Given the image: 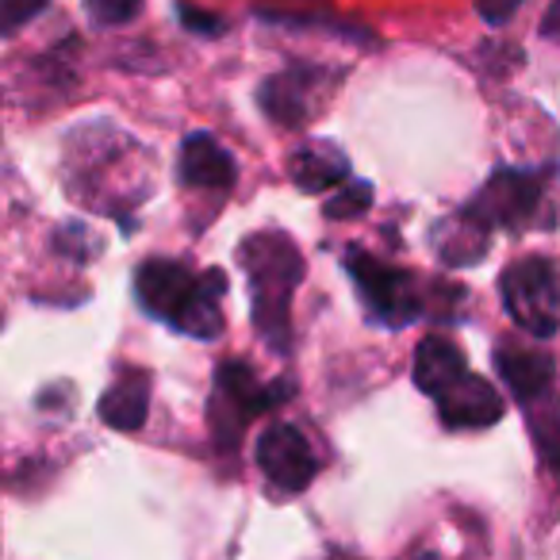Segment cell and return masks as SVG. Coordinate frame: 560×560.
Returning a JSON list of instances; mask_svg holds the SVG:
<instances>
[{
    "mask_svg": "<svg viewBox=\"0 0 560 560\" xmlns=\"http://www.w3.org/2000/svg\"><path fill=\"white\" fill-rule=\"evenodd\" d=\"M238 261L249 277L254 289V323L261 330V338L272 350H284L292 335V292L304 280V261H300L296 246L289 234L280 231H261L249 234L238 249Z\"/></svg>",
    "mask_w": 560,
    "mask_h": 560,
    "instance_id": "6da1fadb",
    "label": "cell"
},
{
    "mask_svg": "<svg viewBox=\"0 0 560 560\" xmlns=\"http://www.w3.org/2000/svg\"><path fill=\"white\" fill-rule=\"evenodd\" d=\"M503 307L526 335L552 338L560 330V277L545 257H522L499 277Z\"/></svg>",
    "mask_w": 560,
    "mask_h": 560,
    "instance_id": "7a4b0ae2",
    "label": "cell"
},
{
    "mask_svg": "<svg viewBox=\"0 0 560 560\" xmlns=\"http://www.w3.org/2000/svg\"><path fill=\"white\" fill-rule=\"evenodd\" d=\"M215 396H211V430H215L219 442L231 445L238 438V430L249 419H257L269 407L284 404L292 396V384H269L265 388L254 376V369L242 365V361H223L215 376Z\"/></svg>",
    "mask_w": 560,
    "mask_h": 560,
    "instance_id": "3957f363",
    "label": "cell"
},
{
    "mask_svg": "<svg viewBox=\"0 0 560 560\" xmlns=\"http://www.w3.org/2000/svg\"><path fill=\"white\" fill-rule=\"evenodd\" d=\"M346 269H350L353 284H358L369 312H373L384 327H407V323L419 319L422 296H419V284H415V277L407 269L384 265L381 257L365 254V249H350Z\"/></svg>",
    "mask_w": 560,
    "mask_h": 560,
    "instance_id": "277c9868",
    "label": "cell"
},
{
    "mask_svg": "<svg viewBox=\"0 0 560 560\" xmlns=\"http://www.w3.org/2000/svg\"><path fill=\"white\" fill-rule=\"evenodd\" d=\"M541 200V180L534 173H518V170H499L491 173L488 185L476 192V200L468 203L476 219L483 226H522L529 223V215L537 211Z\"/></svg>",
    "mask_w": 560,
    "mask_h": 560,
    "instance_id": "5b68a950",
    "label": "cell"
},
{
    "mask_svg": "<svg viewBox=\"0 0 560 560\" xmlns=\"http://www.w3.org/2000/svg\"><path fill=\"white\" fill-rule=\"evenodd\" d=\"M257 468L280 491H304L315 480V453L296 427L277 422L257 438Z\"/></svg>",
    "mask_w": 560,
    "mask_h": 560,
    "instance_id": "8992f818",
    "label": "cell"
},
{
    "mask_svg": "<svg viewBox=\"0 0 560 560\" xmlns=\"http://www.w3.org/2000/svg\"><path fill=\"white\" fill-rule=\"evenodd\" d=\"M323 93H327V73L315 70V66H296V70L265 81L257 101H261V112L269 119L284 127H300L312 116H319V104L307 101H323Z\"/></svg>",
    "mask_w": 560,
    "mask_h": 560,
    "instance_id": "52a82bcc",
    "label": "cell"
},
{
    "mask_svg": "<svg viewBox=\"0 0 560 560\" xmlns=\"http://www.w3.org/2000/svg\"><path fill=\"white\" fill-rule=\"evenodd\" d=\"M434 399H438V411H442V422L453 430H480L503 419V399H499V392L491 388V381L472 376V373L453 381L450 388Z\"/></svg>",
    "mask_w": 560,
    "mask_h": 560,
    "instance_id": "ba28073f",
    "label": "cell"
},
{
    "mask_svg": "<svg viewBox=\"0 0 560 560\" xmlns=\"http://www.w3.org/2000/svg\"><path fill=\"white\" fill-rule=\"evenodd\" d=\"M196 280L200 277H192L180 261H147L135 272V296L150 315L173 323L180 307L188 304V296H192Z\"/></svg>",
    "mask_w": 560,
    "mask_h": 560,
    "instance_id": "9c48e42d",
    "label": "cell"
},
{
    "mask_svg": "<svg viewBox=\"0 0 560 560\" xmlns=\"http://www.w3.org/2000/svg\"><path fill=\"white\" fill-rule=\"evenodd\" d=\"M177 177H180V185H188V188H215V192H223V188L234 185L238 170H234V158L226 154L215 139H208V135H188L185 147H180Z\"/></svg>",
    "mask_w": 560,
    "mask_h": 560,
    "instance_id": "30bf717a",
    "label": "cell"
},
{
    "mask_svg": "<svg viewBox=\"0 0 560 560\" xmlns=\"http://www.w3.org/2000/svg\"><path fill=\"white\" fill-rule=\"evenodd\" d=\"M223 292H226V277H223V272H219V269L200 272L192 296H188V304L177 312L173 327L185 330V335H192V338L223 335V312H219V300H223Z\"/></svg>",
    "mask_w": 560,
    "mask_h": 560,
    "instance_id": "8fae6325",
    "label": "cell"
},
{
    "mask_svg": "<svg viewBox=\"0 0 560 560\" xmlns=\"http://www.w3.org/2000/svg\"><path fill=\"white\" fill-rule=\"evenodd\" d=\"M468 369H465V353H460L457 342L442 335H430L419 342L415 350V384H419L427 396H442L453 381H460Z\"/></svg>",
    "mask_w": 560,
    "mask_h": 560,
    "instance_id": "7c38bea8",
    "label": "cell"
},
{
    "mask_svg": "<svg viewBox=\"0 0 560 560\" xmlns=\"http://www.w3.org/2000/svg\"><path fill=\"white\" fill-rule=\"evenodd\" d=\"M289 177L304 192H330L350 177V162L342 150L327 147V142H312L289 158Z\"/></svg>",
    "mask_w": 560,
    "mask_h": 560,
    "instance_id": "4fadbf2b",
    "label": "cell"
},
{
    "mask_svg": "<svg viewBox=\"0 0 560 560\" xmlns=\"http://www.w3.org/2000/svg\"><path fill=\"white\" fill-rule=\"evenodd\" d=\"M488 231L491 226L465 208V215H450L434 226V246L445 265H476L488 249Z\"/></svg>",
    "mask_w": 560,
    "mask_h": 560,
    "instance_id": "5bb4252c",
    "label": "cell"
},
{
    "mask_svg": "<svg viewBox=\"0 0 560 560\" xmlns=\"http://www.w3.org/2000/svg\"><path fill=\"white\" fill-rule=\"evenodd\" d=\"M495 365H499V376H503V384L522 399V404H529V399L545 396V392L552 388V361L545 358V353H534V350H499L495 353Z\"/></svg>",
    "mask_w": 560,
    "mask_h": 560,
    "instance_id": "9a60e30c",
    "label": "cell"
},
{
    "mask_svg": "<svg viewBox=\"0 0 560 560\" xmlns=\"http://www.w3.org/2000/svg\"><path fill=\"white\" fill-rule=\"evenodd\" d=\"M150 381L142 373H127L101 396V419L112 430H139L147 422Z\"/></svg>",
    "mask_w": 560,
    "mask_h": 560,
    "instance_id": "2e32d148",
    "label": "cell"
},
{
    "mask_svg": "<svg viewBox=\"0 0 560 560\" xmlns=\"http://www.w3.org/2000/svg\"><path fill=\"white\" fill-rule=\"evenodd\" d=\"M526 415H529V434H534V445L541 453L545 468L560 472V404L557 396L549 399V392L526 404Z\"/></svg>",
    "mask_w": 560,
    "mask_h": 560,
    "instance_id": "e0dca14e",
    "label": "cell"
},
{
    "mask_svg": "<svg viewBox=\"0 0 560 560\" xmlns=\"http://www.w3.org/2000/svg\"><path fill=\"white\" fill-rule=\"evenodd\" d=\"M373 208V188L365 180H350L346 188H338L327 203H323V215L327 219H353V215H365Z\"/></svg>",
    "mask_w": 560,
    "mask_h": 560,
    "instance_id": "ac0fdd59",
    "label": "cell"
},
{
    "mask_svg": "<svg viewBox=\"0 0 560 560\" xmlns=\"http://www.w3.org/2000/svg\"><path fill=\"white\" fill-rule=\"evenodd\" d=\"M47 9V0H0V32L12 35Z\"/></svg>",
    "mask_w": 560,
    "mask_h": 560,
    "instance_id": "d6986e66",
    "label": "cell"
},
{
    "mask_svg": "<svg viewBox=\"0 0 560 560\" xmlns=\"http://www.w3.org/2000/svg\"><path fill=\"white\" fill-rule=\"evenodd\" d=\"M96 24H127L139 16L142 0H85Z\"/></svg>",
    "mask_w": 560,
    "mask_h": 560,
    "instance_id": "ffe728a7",
    "label": "cell"
},
{
    "mask_svg": "<svg viewBox=\"0 0 560 560\" xmlns=\"http://www.w3.org/2000/svg\"><path fill=\"white\" fill-rule=\"evenodd\" d=\"M518 4L522 0H476V9H480V16L488 20V24H506Z\"/></svg>",
    "mask_w": 560,
    "mask_h": 560,
    "instance_id": "44dd1931",
    "label": "cell"
},
{
    "mask_svg": "<svg viewBox=\"0 0 560 560\" xmlns=\"http://www.w3.org/2000/svg\"><path fill=\"white\" fill-rule=\"evenodd\" d=\"M180 24L196 27V32H203V35L223 32V20H215V16H200V12H196L192 4H180Z\"/></svg>",
    "mask_w": 560,
    "mask_h": 560,
    "instance_id": "7402d4cb",
    "label": "cell"
},
{
    "mask_svg": "<svg viewBox=\"0 0 560 560\" xmlns=\"http://www.w3.org/2000/svg\"><path fill=\"white\" fill-rule=\"evenodd\" d=\"M541 35L545 39H552L560 47V0H552L549 12L541 16Z\"/></svg>",
    "mask_w": 560,
    "mask_h": 560,
    "instance_id": "603a6c76",
    "label": "cell"
}]
</instances>
